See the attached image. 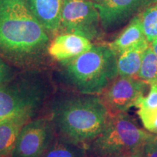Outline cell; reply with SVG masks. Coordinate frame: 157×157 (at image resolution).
I'll return each mask as SVG.
<instances>
[{"label": "cell", "mask_w": 157, "mask_h": 157, "mask_svg": "<svg viewBox=\"0 0 157 157\" xmlns=\"http://www.w3.org/2000/svg\"><path fill=\"white\" fill-rule=\"evenodd\" d=\"M49 44L48 32L25 0H0V54L25 62L42 54Z\"/></svg>", "instance_id": "6da1fadb"}, {"label": "cell", "mask_w": 157, "mask_h": 157, "mask_svg": "<svg viewBox=\"0 0 157 157\" xmlns=\"http://www.w3.org/2000/svg\"><path fill=\"white\" fill-rule=\"evenodd\" d=\"M109 117L101 96L79 93L57 102L51 119L59 136L87 148L103 131Z\"/></svg>", "instance_id": "7a4b0ae2"}, {"label": "cell", "mask_w": 157, "mask_h": 157, "mask_svg": "<svg viewBox=\"0 0 157 157\" xmlns=\"http://www.w3.org/2000/svg\"><path fill=\"white\" fill-rule=\"evenodd\" d=\"M60 63L68 83L80 94L100 95L118 76L117 56L107 44H93Z\"/></svg>", "instance_id": "3957f363"}, {"label": "cell", "mask_w": 157, "mask_h": 157, "mask_svg": "<svg viewBox=\"0 0 157 157\" xmlns=\"http://www.w3.org/2000/svg\"><path fill=\"white\" fill-rule=\"evenodd\" d=\"M151 135L127 113L110 114L106 125L87 152L92 157H117L138 150Z\"/></svg>", "instance_id": "277c9868"}, {"label": "cell", "mask_w": 157, "mask_h": 157, "mask_svg": "<svg viewBox=\"0 0 157 157\" xmlns=\"http://www.w3.org/2000/svg\"><path fill=\"white\" fill-rule=\"evenodd\" d=\"M101 22L95 3L90 0H63L60 33H71L89 39L101 36Z\"/></svg>", "instance_id": "5b68a950"}, {"label": "cell", "mask_w": 157, "mask_h": 157, "mask_svg": "<svg viewBox=\"0 0 157 157\" xmlns=\"http://www.w3.org/2000/svg\"><path fill=\"white\" fill-rule=\"evenodd\" d=\"M42 101L40 90L32 86H1L0 122L15 118H31L39 109Z\"/></svg>", "instance_id": "8992f818"}, {"label": "cell", "mask_w": 157, "mask_h": 157, "mask_svg": "<svg viewBox=\"0 0 157 157\" xmlns=\"http://www.w3.org/2000/svg\"><path fill=\"white\" fill-rule=\"evenodd\" d=\"M148 86L137 77L118 76L100 96L110 114L127 113L144 96Z\"/></svg>", "instance_id": "52a82bcc"}, {"label": "cell", "mask_w": 157, "mask_h": 157, "mask_svg": "<svg viewBox=\"0 0 157 157\" xmlns=\"http://www.w3.org/2000/svg\"><path fill=\"white\" fill-rule=\"evenodd\" d=\"M52 119H30L20 132L10 157H40L55 136Z\"/></svg>", "instance_id": "ba28073f"}, {"label": "cell", "mask_w": 157, "mask_h": 157, "mask_svg": "<svg viewBox=\"0 0 157 157\" xmlns=\"http://www.w3.org/2000/svg\"><path fill=\"white\" fill-rule=\"evenodd\" d=\"M157 0H101L95 4L99 12L102 28L111 30L146 6Z\"/></svg>", "instance_id": "9c48e42d"}, {"label": "cell", "mask_w": 157, "mask_h": 157, "mask_svg": "<svg viewBox=\"0 0 157 157\" xmlns=\"http://www.w3.org/2000/svg\"><path fill=\"white\" fill-rule=\"evenodd\" d=\"M86 37L71 33H60L49 44L48 52L58 61L69 60L86 52L93 46Z\"/></svg>", "instance_id": "30bf717a"}, {"label": "cell", "mask_w": 157, "mask_h": 157, "mask_svg": "<svg viewBox=\"0 0 157 157\" xmlns=\"http://www.w3.org/2000/svg\"><path fill=\"white\" fill-rule=\"evenodd\" d=\"M31 13L48 34L60 32L63 0H25Z\"/></svg>", "instance_id": "8fae6325"}, {"label": "cell", "mask_w": 157, "mask_h": 157, "mask_svg": "<svg viewBox=\"0 0 157 157\" xmlns=\"http://www.w3.org/2000/svg\"><path fill=\"white\" fill-rule=\"evenodd\" d=\"M149 45L150 43L144 39L117 56L118 76L137 77L143 55Z\"/></svg>", "instance_id": "7c38bea8"}, {"label": "cell", "mask_w": 157, "mask_h": 157, "mask_svg": "<svg viewBox=\"0 0 157 157\" xmlns=\"http://www.w3.org/2000/svg\"><path fill=\"white\" fill-rule=\"evenodd\" d=\"M146 39L141 23L140 15H135L128 25L113 42L107 45L117 56L133 45L137 44L143 39Z\"/></svg>", "instance_id": "4fadbf2b"}, {"label": "cell", "mask_w": 157, "mask_h": 157, "mask_svg": "<svg viewBox=\"0 0 157 157\" xmlns=\"http://www.w3.org/2000/svg\"><path fill=\"white\" fill-rule=\"evenodd\" d=\"M30 119L21 117L0 122V157H10L21 129Z\"/></svg>", "instance_id": "5bb4252c"}, {"label": "cell", "mask_w": 157, "mask_h": 157, "mask_svg": "<svg viewBox=\"0 0 157 157\" xmlns=\"http://www.w3.org/2000/svg\"><path fill=\"white\" fill-rule=\"evenodd\" d=\"M40 157H87V148L62 137H55Z\"/></svg>", "instance_id": "9a60e30c"}, {"label": "cell", "mask_w": 157, "mask_h": 157, "mask_svg": "<svg viewBox=\"0 0 157 157\" xmlns=\"http://www.w3.org/2000/svg\"><path fill=\"white\" fill-rule=\"evenodd\" d=\"M137 77L146 82L149 85L157 83V56L151 44L143 55Z\"/></svg>", "instance_id": "2e32d148"}, {"label": "cell", "mask_w": 157, "mask_h": 157, "mask_svg": "<svg viewBox=\"0 0 157 157\" xmlns=\"http://www.w3.org/2000/svg\"><path fill=\"white\" fill-rule=\"evenodd\" d=\"M140 17L145 36L151 43L157 39V2L147 7Z\"/></svg>", "instance_id": "e0dca14e"}, {"label": "cell", "mask_w": 157, "mask_h": 157, "mask_svg": "<svg viewBox=\"0 0 157 157\" xmlns=\"http://www.w3.org/2000/svg\"><path fill=\"white\" fill-rule=\"evenodd\" d=\"M137 113L145 129L152 134H157V107L151 109H138Z\"/></svg>", "instance_id": "ac0fdd59"}, {"label": "cell", "mask_w": 157, "mask_h": 157, "mask_svg": "<svg viewBox=\"0 0 157 157\" xmlns=\"http://www.w3.org/2000/svg\"><path fill=\"white\" fill-rule=\"evenodd\" d=\"M135 107L138 109H151L157 107V83L151 84L148 95L141 97Z\"/></svg>", "instance_id": "d6986e66"}, {"label": "cell", "mask_w": 157, "mask_h": 157, "mask_svg": "<svg viewBox=\"0 0 157 157\" xmlns=\"http://www.w3.org/2000/svg\"><path fill=\"white\" fill-rule=\"evenodd\" d=\"M12 75L13 73L10 67L0 58V87L5 85L10 81Z\"/></svg>", "instance_id": "ffe728a7"}, {"label": "cell", "mask_w": 157, "mask_h": 157, "mask_svg": "<svg viewBox=\"0 0 157 157\" xmlns=\"http://www.w3.org/2000/svg\"><path fill=\"white\" fill-rule=\"evenodd\" d=\"M149 138L141 146V154L143 157H157V146Z\"/></svg>", "instance_id": "44dd1931"}, {"label": "cell", "mask_w": 157, "mask_h": 157, "mask_svg": "<svg viewBox=\"0 0 157 157\" xmlns=\"http://www.w3.org/2000/svg\"><path fill=\"white\" fill-rule=\"evenodd\" d=\"M140 148L137 151L127 153V154H121L120 156H118L117 157H143L142 154H141L140 152Z\"/></svg>", "instance_id": "7402d4cb"}, {"label": "cell", "mask_w": 157, "mask_h": 157, "mask_svg": "<svg viewBox=\"0 0 157 157\" xmlns=\"http://www.w3.org/2000/svg\"><path fill=\"white\" fill-rule=\"evenodd\" d=\"M150 44H151V47L152 50H154L155 54L157 56V39L153 40L152 42L150 43Z\"/></svg>", "instance_id": "603a6c76"}, {"label": "cell", "mask_w": 157, "mask_h": 157, "mask_svg": "<svg viewBox=\"0 0 157 157\" xmlns=\"http://www.w3.org/2000/svg\"><path fill=\"white\" fill-rule=\"evenodd\" d=\"M149 139H150V140L152 141V142L157 146V134H152L151 133V135L150 138Z\"/></svg>", "instance_id": "cb8c5ba5"}, {"label": "cell", "mask_w": 157, "mask_h": 157, "mask_svg": "<svg viewBox=\"0 0 157 157\" xmlns=\"http://www.w3.org/2000/svg\"><path fill=\"white\" fill-rule=\"evenodd\" d=\"M90 1L93 2H94L95 4H97V3L101 1V0H90Z\"/></svg>", "instance_id": "d4e9b609"}]
</instances>
